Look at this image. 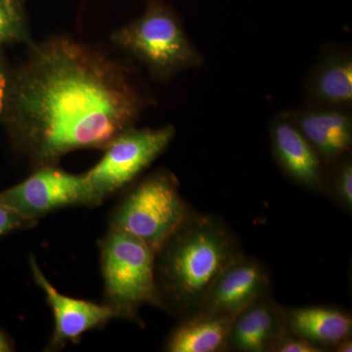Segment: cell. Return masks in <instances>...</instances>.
Listing matches in <instances>:
<instances>
[{"label": "cell", "mask_w": 352, "mask_h": 352, "mask_svg": "<svg viewBox=\"0 0 352 352\" xmlns=\"http://www.w3.org/2000/svg\"><path fill=\"white\" fill-rule=\"evenodd\" d=\"M149 101L131 72L103 50L54 38L34 44L10 80L7 127L36 168L80 149H104L134 126Z\"/></svg>", "instance_id": "cell-1"}, {"label": "cell", "mask_w": 352, "mask_h": 352, "mask_svg": "<svg viewBox=\"0 0 352 352\" xmlns=\"http://www.w3.org/2000/svg\"><path fill=\"white\" fill-rule=\"evenodd\" d=\"M242 254L221 219L192 212L155 254L162 309L179 319L199 311L221 271Z\"/></svg>", "instance_id": "cell-2"}, {"label": "cell", "mask_w": 352, "mask_h": 352, "mask_svg": "<svg viewBox=\"0 0 352 352\" xmlns=\"http://www.w3.org/2000/svg\"><path fill=\"white\" fill-rule=\"evenodd\" d=\"M99 247L104 303L116 318L138 320L143 305L161 308L155 279V252L147 245L110 227Z\"/></svg>", "instance_id": "cell-3"}, {"label": "cell", "mask_w": 352, "mask_h": 352, "mask_svg": "<svg viewBox=\"0 0 352 352\" xmlns=\"http://www.w3.org/2000/svg\"><path fill=\"white\" fill-rule=\"evenodd\" d=\"M113 43L161 78L200 66L201 59L164 0H147L144 13L113 34Z\"/></svg>", "instance_id": "cell-4"}, {"label": "cell", "mask_w": 352, "mask_h": 352, "mask_svg": "<svg viewBox=\"0 0 352 352\" xmlns=\"http://www.w3.org/2000/svg\"><path fill=\"white\" fill-rule=\"evenodd\" d=\"M192 212L175 175L159 170L127 192L111 214L110 227L131 234L156 254Z\"/></svg>", "instance_id": "cell-5"}, {"label": "cell", "mask_w": 352, "mask_h": 352, "mask_svg": "<svg viewBox=\"0 0 352 352\" xmlns=\"http://www.w3.org/2000/svg\"><path fill=\"white\" fill-rule=\"evenodd\" d=\"M175 135L171 126L122 131L104 148L103 157L85 173L97 205L133 182L168 148Z\"/></svg>", "instance_id": "cell-6"}, {"label": "cell", "mask_w": 352, "mask_h": 352, "mask_svg": "<svg viewBox=\"0 0 352 352\" xmlns=\"http://www.w3.org/2000/svg\"><path fill=\"white\" fill-rule=\"evenodd\" d=\"M0 201L34 222L61 208L98 206L82 175H72L56 166L36 168L24 182L0 192Z\"/></svg>", "instance_id": "cell-7"}, {"label": "cell", "mask_w": 352, "mask_h": 352, "mask_svg": "<svg viewBox=\"0 0 352 352\" xmlns=\"http://www.w3.org/2000/svg\"><path fill=\"white\" fill-rule=\"evenodd\" d=\"M270 277L263 264L242 254L215 279L201 309L235 316L252 303L270 296Z\"/></svg>", "instance_id": "cell-8"}, {"label": "cell", "mask_w": 352, "mask_h": 352, "mask_svg": "<svg viewBox=\"0 0 352 352\" xmlns=\"http://www.w3.org/2000/svg\"><path fill=\"white\" fill-rule=\"evenodd\" d=\"M30 266L34 281L43 289L48 305L52 308L54 332L51 339V347L63 346L67 342H78L83 333L101 327L111 319L116 318L113 310L105 303L98 305L60 293L48 281L34 256L30 258Z\"/></svg>", "instance_id": "cell-9"}, {"label": "cell", "mask_w": 352, "mask_h": 352, "mask_svg": "<svg viewBox=\"0 0 352 352\" xmlns=\"http://www.w3.org/2000/svg\"><path fill=\"white\" fill-rule=\"evenodd\" d=\"M271 141L278 164L289 177L311 191L325 188L324 162L293 120L286 117L275 120Z\"/></svg>", "instance_id": "cell-10"}, {"label": "cell", "mask_w": 352, "mask_h": 352, "mask_svg": "<svg viewBox=\"0 0 352 352\" xmlns=\"http://www.w3.org/2000/svg\"><path fill=\"white\" fill-rule=\"evenodd\" d=\"M286 333L283 307L266 296L235 315L229 351L270 352Z\"/></svg>", "instance_id": "cell-11"}, {"label": "cell", "mask_w": 352, "mask_h": 352, "mask_svg": "<svg viewBox=\"0 0 352 352\" xmlns=\"http://www.w3.org/2000/svg\"><path fill=\"white\" fill-rule=\"evenodd\" d=\"M293 122L324 163L340 159L351 149V117L340 108L322 107L305 111L298 113Z\"/></svg>", "instance_id": "cell-12"}, {"label": "cell", "mask_w": 352, "mask_h": 352, "mask_svg": "<svg viewBox=\"0 0 352 352\" xmlns=\"http://www.w3.org/2000/svg\"><path fill=\"white\" fill-rule=\"evenodd\" d=\"M287 333L309 340L324 351L351 337V314L339 308L308 305L283 307Z\"/></svg>", "instance_id": "cell-13"}, {"label": "cell", "mask_w": 352, "mask_h": 352, "mask_svg": "<svg viewBox=\"0 0 352 352\" xmlns=\"http://www.w3.org/2000/svg\"><path fill=\"white\" fill-rule=\"evenodd\" d=\"M232 315L201 309L180 319L179 325L166 340L170 352H220L229 351Z\"/></svg>", "instance_id": "cell-14"}, {"label": "cell", "mask_w": 352, "mask_h": 352, "mask_svg": "<svg viewBox=\"0 0 352 352\" xmlns=\"http://www.w3.org/2000/svg\"><path fill=\"white\" fill-rule=\"evenodd\" d=\"M310 96L326 107L340 108L352 102V60L333 55L324 60L310 82Z\"/></svg>", "instance_id": "cell-15"}, {"label": "cell", "mask_w": 352, "mask_h": 352, "mask_svg": "<svg viewBox=\"0 0 352 352\" xmlns=\"http://www.w3.org/2000/svg\"><path fill=\"white\" fill-rule=\"evenodd\" d=\"M28 18L24 0H0V47L24 41Z\"/></svg>", "instance_id": "cell-16"}, {"label": "cell", "mask_w": 352, "mask_h": 352, "mask_svg": "<svg viewBox=\"0 0 352 352\" xmlns=\"http://www.w3.org/2000/svg\"><path fill=\"white\" fill-rule=\"evenodd\" d=\"M332 199L342 210L351 214L352 210V163L346 157L333 173L330 185Z\"/></svg>", "instance_id": "cell-17"}, {"label": "cell", "mask_w": 352, "mask_h": 352, "mask_svg": "<svg viewBox=\"0 0 352 352\" xmlns=\"http://www.w3.org/2000/svg\"><path fill=\"white\" fill-rule=\"evenodd\" d=\"M36 222L21 217L0 201V238L16 231L31 228Z\"/></svg>", "instance_id": "cell-18"}, {"label": "cell", "mask_w": 352, "mask_h": 352, "mask_svg": "<svg viewBox=\"0 0 352 352\" xmlns=\"http://www.w3.org/2000/svg\"><path fill=\"white\" fill-rule=\"evenodd\" d=\"M320 346L312 344L309 340L286 333L275 342L271 352H322Z\"/></svg>", "instance_id": "cell-19"}, {"label": "cell", "mask_w": 352, "mask_h": 352, "mask_svg": "<svg viewBox=\"0 0 352 352\" xmlns=\"http://www.w3.org/2000/svg\"><path fill=\"white\" fill-rule=\"evenodd\" d=\"M9 85H10V80L7 78V74L3 66L0 63V118L6 110Z\"/></svg>", "instance_id": "cell-20"}, {"label": "cell", "mask_w": 352, "mask_h": 352, "mask_svg": "<svg viewBox=\"0 0 352 352\" xmlns=\"http://www.w3.org/2000/svg\"><path fill=\"white\" fill-rule=\"evenodd\" d=\"M14 344L10 338L6 333L0 330V352L14 351Z\"/></svg>", "instance_id": "cell-21"}, {"label": "cell", "mask_w": 352, "mask_h": 352, "mask_svg": "<svg viewBox=\"0 0 352 352\" xmlns=\"http://www.w3.org/2000/svg\"><path fill=\"white\" fill-rule=\"evenodd\" d=\"M333 351L337 352H351L352 351V340L351 337L342 340L339 344H336L333 347Z\"/></svg>", "instance_id": "cell-22"}]
</instances>
